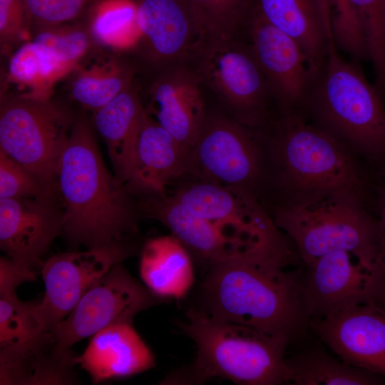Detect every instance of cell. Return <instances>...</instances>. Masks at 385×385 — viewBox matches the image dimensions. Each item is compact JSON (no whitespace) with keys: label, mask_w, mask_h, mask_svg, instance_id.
<instances>
[{"label":"cell","mask_w":385,"mask_h":385,"mask_svg":"<svg viewBox=\"0 0 385 385\" xmlns=\"http://www.w3.org/2000/svg\"><path fill=\"white\" fill-rule=\"evenodd\" d=\"M287 245L267 246L210 266L202 283L203 308L212 318L291 340L309 325L302 273L287 271Z\"/></svg>","instance_id":"1"},{"label":"cell","mask_w":385,"mask_h":385,"mask_svg":"<svg viewBox=\"0 0 385 385\" xmlns=\"http://www.w3.org/2000/svg\"><path fill=\"white\" fill-rule=\"evenodd\" d=\"M56 193L63 210V230L76 245H113L137 230L130 192L105 165L92 131L74 121L57 168Z\"/></svg>","instance_id":"2"},{"label":"cell","mask_w":385,"mask_h":385,"mask_svg":"<svg viewBox=\"0 0 385 385\" xmlns=\"http://www.w3.org/2000/svg\"><path fill=\"white\" fill-rule=\"evenodd\" d=\"M276 128L274 157L282 183L294 196L289 204L352 196L376 207L381 176L362 169L347 144L301 113H281Z\"/></svg>","instance_id":"3"},{"label":"cell","mask_w":385,"mask_h":385,"mask_svg":"<svg viewBox=\"0 0 385 385\" xmlns=\"http://www.w3.org/2000/svg\"><path fill=\"white\" fill-rule=\"evenodd\" d=\"M329 15L325 61L316 75L304 113L385 175V101L366 78L360 62L342 55Z\"/></svg>","instance_id":"4"},{"label":"cell","mask_w":385,"mask_h":385,"mask_svg":"<svg viewBox=\"0 0 385 385\" xmlns=\"http://www.w3.org/2000/svg\"><path fill=\"white\" fill-rule=\"evenodd\" d=\"M195 343V360L164 384H198L212 378L242 385H277L288 382L285 351L289 339L254 328L217 319L197 309L179 324Z\"/></svg>","instance_id":"5"},{"label":"cell","mask_w":385,"mask_h":385,"mask_svg":"<svg viewBox=\"0 0 385 385\" xmlns=\"http://www.w3.org/2000/svg\"><path fill=\"white\" fill-rule=\"evenodd\" d=\"M273 220L294 244L305 265L333 251L352 254L370 270L385 272V243L379 216L364 199L325 198L274 208Z\"/></svg>","instance_id":"6"},{"label":"cell","mask_w":385,"mask_h":385,"mask_svg":"<svg viewBox=\"0 0 385 385\" xmlns=\"http://www.w3.org/2000/svg\"><path fill=\"white\" fill-rule=\"evenodd\" d=\"M73 122L49 98L4 96L0 106V150L56 193L58 165Z\"/></svg>","instance_id":"7"},{"label":"cell","mask_w":385,"mask_h":385,"mask_svg":"<svg viewBox=\"0 0 385 385\" xmlns=\"http://www.w3.org/2000/svg\"><path fill=\"white\" fill-rule=\"evenodd\" d=\"M197 73L248 127L262 124L273 93L248 46L232 38H207L197 52Z\"/></svg>","instance_id":"8"},{"label":"cell","mask_w":385,"mask_h":385,"mask_svg":"<svg viewBox=\"0 0 385 385\" xmlns=\"http://www.w3.org/2000/svg\"><path fill=\"white\" fill-rule=\"evenodd\" d=\"M249 128L237 120L206 115L188 151L185 175L252 192L260 174L261 154Z\"/></svg>","instance_id":"9"},{"label":"cell","mask_w":385,"mask_h":385,"mask_svg":"<svg viewBox=\"0 0 385 385\" xmlns=\"http://www.w3.org/2000/svg\"><path fill=\"white\" fill-rule=\"evenodd\" d=\"M162 300L135 280L123 262H118L50 332L61 349H68L75 343L112 324H133L137 314Z\"/></svg>","instance_id":"10"},{"label":"cell","mask_w":385,"mask_h":385,"mask_svg":"<svg viewBox=\"0 0 385 385\" xmlns=\"http://www.w3.org/2000/svg\"><path fill=\"white\" fill-rule=\"evenodd\" d=\"M305 266L302 292L309 321L356 304H385V272L370 270L349 252L333 251Z\"/></svg>","instance_id":"11"},{"label":"cell","mask_w":385,"mask_h":385,"mask_svg":"<svg viewBox=\"0 0 385 385\" xmlns=\"http://www.w3.org/2000/svg\"><path fill=\"white\" fill-rule=\"evenodd\" d=\"M250 48L271 88L281 113H304L316 75L300 45L250 11Z\"/></svg>","instance_id":"12"},{"label":"cell","mask_w":385,"mask_h":385,"mask_svg":"<svg viewBox=\"0 0 385 385\" xmlns=\"http://www.w3.org/2000/svg\"><path fill=\"white\" fill-rule=\"evenodd\" d=\"M130 250L123 242L68 252L50 257L41 267L45 294L37 314L44 332L64 319L83 294Z\"/></svg>","instance_id":"13"},{"label":"cell","mask_w":385,"mask_h":385,"mask_svg":"<svg viewBox=\"0 0 385 385\" xmlns=\"http://www.w3.org/2000/svg\"><path fill=\"white\" fill-rule=\"evenodd\" d=\"M309 326L346 363L385 379V304L349 307Z\"/></svg>","instance_id":"14"},{"label":"cell","mask_w":385,"mask_h":385,"mask_svg":"<svg viewBox=\"0 0 385 385\" xmlns=\"http://www.w3.org/2000/svg\"><path fill=\"white\" fill-rule=\"evenodd\" d=\"M172 195L197 215L249 239L265 243L286 241L253 192L192 180L178 187Z\"/></svg>","instance_id":"15"},{"label":"cell","mask_w":385,"mask_h":385,"mask_svg":"<svg viewBox=\"0 0 385 385\" xmlns=\"http://www.w3.org/2000/svg\"><path fill=\"white\" fill-rule=\"evenodd\" d=\"M141 209L165 225L189 252L208 267L278 244L256 242L217 225L194 212L172 195L150 196L141 203Z\"/></svg>","instance_id":"16"},{"label":"cell","mask_w":385,"mask_h":385,"mask_svg":"<svg viewBox=\"0 0 385 385\" xmlns=\"http://www.w3.org/2000/svg\"><path fill=\"white\" fill-rule=\"evenodd\" d=\"M55 197L0 199V247L31 269L63 230V212Z\"/></svg>","instance_id":"17"},{"label":"cell","mask_w":385,"mask_h":385,"mask_svg":"<svg viewBox=\"0 0 385 385\" xmlns=\"http://www.w3.org/2000/svg\"><path fill=\"white\" fill-rule=\"evenodd\" d=\"M139 41L149 61L175 63L196 54L206 34L184 0H134Z\"/></svg>","instance_id":"18"},{"label":"cell","mask_w":385,"mask_h":385,"mask_svg":"<svg viewBox=\"0 0 385 385\" xmlns=\"http://www.w3.org/2000/svg\"><path fill=\"white\" fill-rule=\"evenodd\" d=\"M200 81L197 72L180 66L167 68L151 85L145 108L188 151L206 118Z\"/></svg>","instance_id":"19"},{"label":"cell","mask_w":385,"mask_h":385,"mask_svg":"<svg viewBox=\"0 0 385 385\" xmlns=\"http://www.w3.org/2000/svg\"><path fill=\"white\" fill-rule=\"evenodd\" d=\"M188 155V151L144 108L126 189L150 196L167 194L170 182L185 175Z\"/></svg>","instance_id":"20"},{"label":"cell","mask_w":385,"mask_h":385,"mask_svg":"<svg viewBox=\"0 0 385 385\" xmlns=\"http://www.w3.org/2000/svg\"><path fill=\"white\" fill-rule=\"evenodd\" d=\"M78 364L97 384L147 371L155 366V357L133 324L122 323L94 334Z\"/></svg>","instance_id":"21"},{"label":"cell","mask_w":385,"mask_h":385,"mask_svg":"<svg viewBox=\"0 0 385 385\" xmlns=\"http://www.w3.org/2000/svg\"><path fill=\"white\" fill-rule=\"evenodd\" d=\"M76 364L78 356L70 349H61L53 334L44 332L22 348L0 353V384H76Z\"/></svg>","instance_id":"22"},{"label":"cell","mask_w":385,"mask_h":385,"mask_svg":"<svg viewBox=\"0 0 385 385\" xmlns=\"http://www.w3.org/2000/svg\"><path fill=\"white\" fill-rule=\"evenodd\" d=\"M250 9L293 38L313 71L322 67L327 55V0H251Z\"/></svg>","instance_id":"23"},{"label":"cell","mask_w":385,"mask_h":385,"mask_svg":"<svg viewBox=\"0 0 385 385\" xmlns=\"http://www.w3.org/2000/svg\"><path fill=\"white\" fill-rule=\"evenodd\" d=\"M144 108L131 84L93 112V123L107 146L115 176L124 185L133 171Z\"/></svg>","instance_id":"24"},{"label":"cell","mask_w":385,"mask_h":385,"mask_svg":"<svg viewBox=\"0 0 385 385\" xmlns=\"http://www.w3.org/2000/svg\"><path fill=\"white\" fill-rule=\"evenodd\" d=\"M140 274L146 287L162 299L185 297L195 281L190 252L173 235L145 242L140 254Z\"/></svg>","instance_id":"25"},{"label":"cell","mask_w":385,"mask_h":385,"mask_svg":"<svg viewBox=\"0 0 385 385\" xmlns=\"http://www.w3.org/2000/svg\"><path fill=\"white\" fill-rule=\"evenodd\" d=\"M133 68L113 56L81 62L68 76L71 98L95 112L132 84Z\"/></svg>","instance_id":"26"},{"label":"cell","mask_w":385,"mask_h":385,"mask_svg":"<svg viewBox=\"0 0 385 385\" xmlns=\"http://www.w3.org/2000/svg\"><path fill=\"white\" fill-rule=\"evenodd\" d=\"M288 382L296 385H376L385 379L313 349L286 360Z\"/></svg>","instance_id":"27"},{"label":"cell","mask_w":385,"mask_h":385,"mask_svg":"<svg viewBox=\"0 0 385 385\" xmlns=\"http://www.w3.org/2000/svg\"><path fill=\"white\" fill-rule=\"evenodd\" d=\"M31 41L61 78L85 60L95 43L88 27L69 24L35 29Z\"/></svg>","instance_id":"28"},{"label":"cell","mask_w":385,"mask_h":385,"mask_svg":"<svg viewBox=\"0 0 385 385\" xmlns=\"http://www.w3.org/2000/svg\"><path fill=\"white\" fill-rule=\"evenodd\" d=\"M88 29L95 41L111 48L123 49L139 41L134 0H101L94 6Z\"/></svg>","instance_id":"29"},{"label":"cell","mask_w":385,"mask_h":385,"mask_svg":"<svg viewBox=\"0 0 385 385\" xmlns=\"http://www.w3.org/2000/svg\"><path fill=\"white\" fill-rule=\"evenodd\" d=\"M38 302H23L16 293L0 295V353L22 348L44 332Z\"/></svg>","instance_id":"30"},{"label":"cell","mask_w":385,"mask_h":385,"mask_svg":"<svg viewBox=\"0 0 385 385\" xmlns=\"http://www.w3.org/2000/svg\"><path fill=\"white\" fill-rule=\"evenodd\" d=\"M374 72V85L385 101V0H349Z\"/></svg>","instance_id":"31"},{"label":"cell","mask_w":385,"mask_h":385,"mask_svg":"<svg viewBox=\"0 0 385 385\" xmlns=\"http://www.w3.org/2000/svg\"><path fill=\"white\" fill-rule=\"evenodd\" d=\"M202 27L207 38L232 36L251 0H184Z\"/></svg>","instance_id":"32"},{"label":"cell","mask_w":385,"mask_h":385,"mask_svg":"<svg viewBox=\"0 0 385 385\" xmlns=\"http://www.w3.org/2000/svg\"><path fill=\"white\" fill-rule=\"evenodd\" d=\"M8 73L11 82L29 89L25 96L49 98L50 88L55 82L31 41L22 44L12 55Z\"/></svg>","instance_id":"33"},{"label":"cell","mask_w":385,"mask_h":385,"mask_svg":"<svg viewBox=\"0 0 385 385\" xmlns=\"http://www.w3.org/2000/svg\"><path fill=\"white\" fill-rule=\"evenodd\" d=\"M327 1L332 33L338 48L352 60H369L366 46L349 0Z\"/></svg>","instance_id":"34"},{"label":"cell","mask_w":385,"mask_h":385,"mask_svg":"<svg viewBox=\"0 0 385 385\" xmlns=\"http://www.w3.org/2000/svg\"><path fill=\"white\" fill-rule=\"evenodd\" d=\"M56 195L32 173L0 150V199Z\"/></svg>","instance_id":"35"},{"label":"cell","mask_w":385,"mask_h":385,"mask_svg":"<svg viewBox=\"0 0 385 385\" xmlns=\"http://www.w3.org/2000/svg\"><path fill=\"white\" fill-rule=\"evenodd\" d=\"M92 0H23L28 26L34 29L68 24L78 18Z\"/></svg>","instance_id":"36"},{"label":"cell","mask_w":385,"mask_h":385,"mask_svg":"<svg viewBox=\"0 0 385 385\" xmlns=\"http://www.w3.org/2000/svg\"><path fill=\"white\" fill-rule=\"evenodd\" d=\"M28 26L23 0H0V38L3 45L22 37Z\"/></svg>","instance_id":"37"},{"label":"cell","mask_w":385,"mask_h":385,"mask_svg":"<svg viewBox=\"0 0 385 385\" xmlns=\"http://www.w3.org/2000/svg\"><path fill=\"white\" fill-rule=\"evenodd\" d=\"M36 281L34 270L5 257L0 258V295L16 293V288L27 282Z\"/></svg>","instance_id":"38"},{"label":"cell","mask_w":385,"mask_h":385,"mask_svg":"<svg viewBox=\"0 0 385 385\" xmlns=\"http://www.w3.org/2000/svg\"><path fill=\"white\" fill-rule=\"evenodd\" d=\"M376 198V212L381 222L385 243V177L379 183Z\"/></svg>","instance_id":"39"}]
</instances>
